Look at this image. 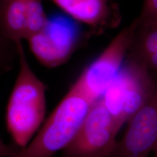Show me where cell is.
Instances as JSON below:
<instances>
[{
	"mask_svg": "<svg viewBox=\"0 0 157 157\" xmlns=\"http://www.w3.org/2000/svg\"><path fill=\"white\" fill-rule=\"evenodd\" d=\"M128 124L108 157H148L157 147V71L150 94Z\"/></svg>",
	"mask_w": 157,
	"mask_h": 157,
	"instance_id": "5b68a950",
	"label": "cell"
},
{
	"mask_svg": "<svg viewBox=\"0 0 157 157\" xmlns=\"http://www.w3.org/2000/svg\"><path fill=\"white\" fill-rule=\"evenodd\" d=\"M143 62L146 66L152 70L157 71V54L146 56L140 59H137Z\"/></svg>",
	"mask_w": 157,
	"mask_h": 157,
	"instance_id": "7c38bea8",
	"label": "cell"
},
{
	"mask_svg": "<svg viewBox=\"0 0 157 157\" xmlns=\"http://www.w3.org/2000/svg\"></svg>",
	"mask_w": 157,
	"mask_h": 157,
	"instance_id": "e0dca14e",
	"label": "cell"
},
{
	"mask_svg": "<svg viewBox=\"0 0 157 157\" xmlns=\"http://www.w3.org/2000/svg\"><path fill=\"white\" fill-rule=\"evenodd\" d=\"M26 16L28 39L45 27L48 17L45 14L41 0H26Z\"/></svg>",
	"mask_w": 157,
	"mask_h": 157,
	"instance_id": "9c48e42d",
	"label": "cell"
},
{
	"mask_svg": "<svg viewBox=\"0 0 157 157\" xmlns=\"http://www.w3.org/2000/svg\"><path fill=\"white\" fill-rule=\"evenodd\" d=\"M119 129L101 100L95 101L73 140L59 157H108Z\"/></svg>",
	"mask_w": 157,
	"mask_h": 157,
	"instance_id": "277c9868",
	"label": "cell"
},
{
	"mask_svg": "<svg viewBox=\"0 0 157 157\" xmlns=\"http://www.w3.org/2000/svg\"><path fill=\"white\" fill-rule=\"evenodd\" d=\"M136 19L139 26H157V0H144L140 14Z\"/></svg>",
	"mask_w": 157,
	"mask_h": 157,
	"instance_id": "30bf717a",
	"label": "cell"
},
{
	"mask_svg": "<svg viewBox=\"0 0 157 157\" xmlns=\"http://www.w3.org/2000/svg\"><path fill=\"white\" fill-rule=\"evenodd\" d=\"M153 152L154 153V157H157V147L155 148V149L154 150Z\"/></svg>",
	"mask_w": 157,
	"mask_h": 157,
	"instance_id": "5bb4252c",
	"label": "cell"
},
{
	"mask_svg": "<svg viewBox=\"0 0 157 157\" xmlns=\"http://www.w3.org/2000/svg\"><path fill=\"white\" fill-rule=\"evenodd\" d=\"M94 102L73 85L31 142L12 157H52L72 140Z\"/></svg>",
	"mask_w": 157,
	"mask_h": 157,
	"instance_id": "7a4b0ae2",
	"label": "cell"
},
{
	"mask_svg": "<svg viewBox=\"0 0 157 157\" xmlns=\"http://www.w3.org/2000/svg\"><path fill=\"white\" fill-rule=\"evenodd\" d=\"M16 48L19 71L6 107V123L13 144L22 148L44 121L46 86L30 67L22 41Z\"/></svg>",
	"mask_w": 157,
	"mask_h": 157,
	"instance_id": "6da1fadb",
	"label": "cell"
},
{
	"mask_svg": "<svg viewBox=\"0 0 157 157\" xmlns=\"http://www.w3.org/2000/svg\"><path fill=\"white\" fill-rule=\"evenodd\" d=\"M0 1H1V0H0Z\"/></svg>",
	"mask_w": 157,
	"mask_h": 157,
	"instance_id": "9a60e30c",
	"label": "cell"
},
{
	"mask_svg": "<svg viewBox=\"0 0 157 157\" xmlns=\"http://www.w3.org/2000/svg\"><path fill=\"white\" fill-rule=\"evenodd\" d=\"M0 33L15 44L26 40V0L0 1Z\"/></svg>",
	"mask_w": 157,
	"mask_h": 157,
	"instance_id": "ba28073f",
	"label": "cell"
},
{
	"mask_svg": "<svg viewBox=\"0 0 157 157\" xmlns=\"http://www.w3.org/2000/svg\"><path fill=\"white\" fill-rule=\"evenodd\" d=\"M136 28L135 19L115 36L73 84L93 102L101 98L122 69L128 56Z\"/></svg>",
	"mask_w": 157,
	"mask_h": 157,
	"instance_id": "3957f363",
	"label": "cell"
},
{
	"mask_svg": "<svg viewBox=\"0 0 157 157\" xmlns=\"http://www.w3.org/2000/svg\"><path fill=\"white\" fill-rule=\"evenodd\" d=\"M78 31L66 17L48 18L45 27L27 39L34 55L47 67H56L65 62L77 44Z\"/></svg>",
	"mask_w": 157,
	"mask_h": 157,
	"instance_id": "8992f818",
	"label": "cell"
},
{
	"mask_svg": "<svg viewBox=\"0 0 157 157\" xmlns=\"http://www.w3.org/2000/svg\"></svg>",
	"mask_w": 157,
	"mask_h": 157,
	"instance_id": "2e32d148",
	"label": "cell"
},
{
	"mask_svg": "<svg viewBox=\"0 0 157 157\" xmlns=\"http://www.w3.org/2000/svg\"><path fill=\"white\" fill-rule=\"evenodd\" d=\"M19 147L13 144H6L0 137V157H13L19 150Z\"/></svg>",
	"mask_w": 157,
	"mask_h": 157,
	"instance_id": "8fae6325",
	"label": "cell"
},
{
	"mask_svg": "<svg viewBox=\"0 0 157 157\" xmlns=\"http://www.w3.org/2000/svg\"><path fill=\"white\" fill-rule=\"evenodd\" d=\"M6 41H10L6 39L0 33V63H2L3 58L5 56L4 54H6Z\"/></svg>",
	"mask_w": 157,
	"mask_h": 157,
	"instance_id": "4fadbf2b",
	"label": "cell"
},
{
	"mask_svg": "<svg viewBox=\"0 0 157 157\" xmlns=\"http://www.w3.org/2000/svg\"><path fill=\"white\" fill-rule=\"evenodd\" d=\"M76 21L94 28L113 25L120 17L113 0H50Z\"/></svg>",
	"mask_w": 157,
	"mask_h": 157,
	"instance_id": "52a82bcc",
	"label": "cell"
}]
</instances>
